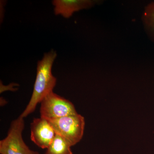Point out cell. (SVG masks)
I'll return each instance as SVG.
<instances>
[{
  "label": "cell",
  "mask_w": 154,
  "mask_h": 154,
  "mask_svg": "<svg viewBox=\"0 0 154 154\" xmlns=\"http://www.w3.org/2000/svg\"><path fill=\"white\" fill-rule=\"evenodd\" d=\"M57 56L56 52L51 50L45 54L42 59L38 61L33 94L27 107L20 116L22 118L34 112L38 103L53 92L56 85L57 79L53 75L51 70Z\"/></svg>",
  "instance_id": "obj_1"
},
{
  "label": "cell",
  "mask_w": 154,
  "mask_h": 154,
  "mask_svg": "<svg viewBox=\"0 0 154 154\" xmlns=\"http://www.w3.org/2000/svg\"><path fill=\"white\" fill-rule=\"evenodd\" d=\"M48 120L55 133L69 142L72 146L82 138L85 124L82 116L77 114Z\"/></svg>",
  "instance_id": "obj_2"
},
{
  "label": "cell",
  "mask_w": 154,
  "mask_h": 154,
  "mask_svg": "<svg viewBox=\"0 0 154 154\" xmlns=\"http://www.w3.org/2000/svg\"><path fill=\"white\" fill-rule=\"evenodd\" d=\"M25 127L24 118L19 116L12 121L7 137L0 141L1 154H39L25 144L22 134Z\"/></svg>",
  "instance_id": "obj_3"
},
{
  "label": "cell",
  "mask_w": 154,
  "mask_h": 154,
  "mask_svg": "<svg viewBox=\"0 0 154 154\" xmlns=\"http://www.w3.org/2000/svg\"><path fill=\"white\" fill-rule=\"evenodd\" d=\"M40 103V117L47 120L78 114L70 101L53 91L45 96Z\"/></svg>",
  "instance_id": "obj_4"
},
{
  "label": "cell",
  "mask_w": 154,
  "mask_h": 154,
  "mask_svg": "<svg viewBox=\"0 0 154 154\" xmlns=\"http://www.w3.org/2000/svg\"><path fill=\"white\" fill-rule=\"evenodd\" d=\"M31 140L38 147L47 149L55 137V131L45 119L35 118L30 124Z\"/></svg>",
  "instance_id": "obj_5"
},
{
  "label": "cell",
  "mask_w": 154,
  "mask_h": 154,
  "mask_svg": "<svg viewBox=\"0 0 154 154\" xmlns=\"http://www.w3.org/2000/svg\"><path fill=\"white\" fill-rule=\"evenodd\" d=\"M99 2L94 0H54V13L65 18H69L75 12L90 8Z\"/></svg>",
  "instance_id": "obj_6"
},
{
  "label": "cell",
  "mask_w": 154,
  "mask_h": 154,
  "mask_svg": "<svg viewBox=\"0 0 154 154\" xmlns=\"http://www.w3.org/2000/svg\"><path fill=\"white\" fill-rule=\"evenodd\" d=\"M141 20L146 33L154 43V2L146 5L143 12Z\"/></svg>",
  "instance_id": "obj_7"
},
{
  "label": "cell",
  "mask_w": 154,
  "mask_h": 154,
  "mask_svg": "<svg viewBox=\"0 0 154 154\" xmlns=\"http://www.w3.org/2000/svg\"><path fill=\"white\" fill-rule=\"evenodd\" d=\"M72 146L59 135L56 134L44 154H73Z\"/></svg>",
  "instance_id": "obj_8"
}]
</instances>
